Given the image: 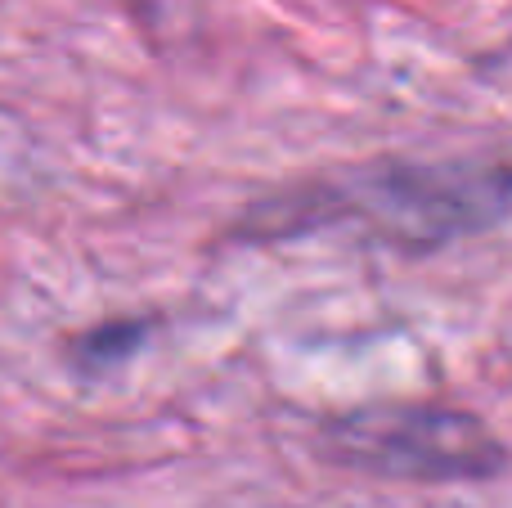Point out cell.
Listing matches in <instances>:
<instances>
[{
	"instance_id": "6da1fadb",
	"label": "cell",
	"mask_w": 512,
	"mask_h": 508,
	"mask_svg": "<svg viewBox=\"0 0 512 508\" xmlns=\"http://www.w3.org/2000/svg\"><path fill=\"white\" fill-rule=\"evenodd\" d=\"M337 459L391 477H481L495 473L499 446L481 423L454 410H360L333 423Z\"/></svg>"
},
{
	"instance_id": "7a4b0ae2",
	"label": "cell",
	"mask_w": 512,
	"mask_h": 508,
	"mask_svg": "<svg viewBox=\"0 0 512 508\" xmlns=\"http://www.w3.org/2000/svg\"><path fill=\"white\" fill-rule=\"evenodd\" d=\"M144 342V324L140 320H113L104 329H90L81 338H72V365L77 369H104V365H122L135 356V347Z\"/></svg>"
}]
</instances>
